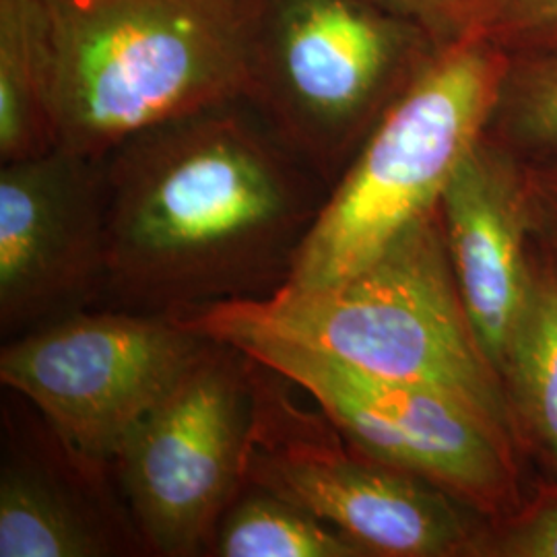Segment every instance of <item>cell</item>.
Masks as SVG:
<instances>
[{
	"mask_svg": "<svg viewBox=\"0 0 557 557\" xmlns=\"http://www.w3.org/2000/svg\"><path fill=\"white\" fill-rule=\"evenodd\" d=\"M209 341L168 314L87 308L7 338L0 382L77 448L112 460Z\"/></svg>",
	"mask_w": 557,
	"mask_h": 557,
	"instance_id": "obj_9",
	"label": "cell"
},
{
	"mask_svg": "<svg viewBox=\"0 0 557 557\" xmlns=\"http://www.w3.org/2000/svg\"><path fill=\"white\" fill-rule=\"evenodd\" d=\"M52 149L44 0H0V161Z\"/></svg>",
	"mask_w": 557,
	"mask_h": 557,
	"instance_id": "obj_14",
	"label": "cell"
},
{
	"mask_svg": "<svg viewBox=\"0 0 557 557\" xmlns=\"http://www.w3.org/2000/svg\"><path fill=\"white\" fill-rule=\"evenodd\" d=\"M100 160L103 299L149 314L275 294L331 190L244 98L149 126Z\"/></svg>",
	"mask_w": 557,
	"mask_h": 557,
	"instance_id": "obj_1",
	"label": "cell"
},
{
	"mask_svg": "<svg viewBox=\"0 0 557 557\" xmlns=\"http://www.w3.org/2000/svg\"><path fill=\"white\" fill-rule=\"evenodd\" d=\"M174 319L199 335L221 326L269 331L380 379L436 388L524 458L504 380L460 296L440 205L343 281L287 283L267 298L223 301Z\"/></svg>",
	"mask_w": 557,
	"mask_h": 557,
	"instance_id": "obj_2",
	"label": "cell"
},
{
	"mask_svg": "<svg viewBox=\"0 0 557 557\" xmlns=\"http://www.w3.org/2000/svg\"><path fill=\"white\" fill-rule=\"evenodd\" d=\"M418 25L438 48L487 38L498 0H370Z\"/></svg>",
	"mask_w": 557,
	"mask_h": 557,
	"instance_id": "obj_18",
	"label": "cell"
},
{
	"mask_svg": "<svg viewBox=\"0 0 557 557\" xmlns=\"http://www.w3.org/2000/svg\"><path fill=\"white\" fill-rule=\"evenodd\" d=\"M108 221L98 158L52 149L0 168V333L17 337L103 299Z\"/></svg>",
	"mask_w": 557,
	"mask_h": 557,
	"instance_id": "obj_10",
	"label": "cell"
},
{
	"mask_svg": "<svg viewBox=\"0 0 557 557\" xmlns=\"http://www.w3.org/2000/svg\"><path fill=\"white\" fill-rule=\"evenodd\" d=\"M508 62L490 38L440 50L331 186L289 285L322 287L354 275L438 207L487 131Z\"/></svg>",
	"mask_w": 557,
	"mask_h": 557,
	"instance_id": "obj_5",
	"label": "cell"
},
{
	"mask_svg": "<svg viewBox=\"0 0 557 557\" xmlns=\"http://www.w3.org/2000/svg\"><path fill=\"white\" fill-rule=\"evenodd\" d=\"M531 250L557 275V151L520 158Z\"/></svg>",
	"mask_w": 557,
	"mask_h": 557,
	"instance_id": "obj_19",
	"label": "cell"
},
{
	"mask_svg": "<svg viewBox=\"0 0 557 557\" xmlns=\"http://www.w3.org/2000/svg\"><path fill=\"white\" fill-rule=\"evenodd\" d=\"M440 213L467 314L499 372L531 278L520 158L483 135L448 182Z\"/></svg>",
	"mask_w": 557,
	"mask_h": 557,
	"instance_id": "obj_12",
	"label": "cell"
},
{
	"mask_svg": "<svg viewBox=\"0 0 557 557\" xmlns=\"http://www.w3.org/2000/svg\"><path fill=\"white\" fill-rule=\"evenodd\" d=\"M475 557H557V479H543L517 510L492 520Z\"/></svg>",
	"mask_w": 557,
	"mask_h": 557,
	"instance_id": "obj_17",
	"label": "cell"
},
{
	"mask_svg": "<svg viewBox=\"0 0 557 557\" xmlns=\"http://www.w3.org/2000/svg\"><path fill=\"white\" fill-rule=\"evenodd\" d=\"M246 481L324 520L368 557H475L490 520L416 473L366 455L289 380L255 359Z\"/></svg>",
	"mask_w": 557,
	"mask_h": 557,
	"instance_id": "obj_6",
	"label": "cell"
},
{
	"mask_svg": "<svg viewBox=\"0 0 557 557\" xmlns=\"http://www.w3.org/2000/svg\"><path fill=\"white\" fill-rule=\"evenodd\" d=\"M209 556L368 557V554L356 541L298 504L244 481L221 517Z\"/></svg>",
	"mask_w": 557,
	"mask_h": 557,
	"instance_id": "obj_15",
	"label": "cell"
},
{
	"mask_svg": "<svg viewBox=\"0 0 557 557\" xmlns=\"http://www.w3.org/2000/svg\"><path fill=\"white\" fill-rule=\"evenodd\" d=\"M0 405V557L145 556L112 460L13 391Z\"/></svg>",
	"mask_w": 557,
	"mask_h": 557,
	"instance_id": "obj_11",
	"label": "cell"
},
{
	"mask_svg": "<svg viewBox=\"0 0 557 557\" xmlns=\"http://www.w3.org/2000/svg\"><path fill=\"white\" fill-rule=\"evenodd\" d=\"M215 338L296 384L356 448L432 481L490 522L512 515L527 496L522 458L457 398L361 372L269 331L223 326Z\"/></svg>",
	"mask_w": 557,
	"mask_h": 557,
	"instance_id": "obj_7",
	"label": "cell"
},
{
	"mask_svg": "<svg viewBox=\"0 0 557 557\" xmlns=\"http://www.w3.org/2000/svg\"><path fill=\"white\" fill-rule=\"evenodd\" d=\"M440 50L370 0H248L244 100L331 188Z\"/></svg>",
	"mask_w": 557,
	"mask_h": 557,
	"instance_id": "obj_4",
	"label": "cell"
},
{
	"mask_svg": "<svg viewBox=\"0 0 557 557\" xmlns=\"http://www.w3.org/2000/svg\"><path fill=\"white\" fill-rule=\"evenodd\" d=\"M524 458L557 479V275L531 250L529 292L502 363Z\"/></svg>",
	"mask_w": 557,
	"mask_h": 557,
	"instance_id": "obj_13",
	"label": "cell"
},
{
	"mask_svg": "<svg viewBox=\"0 0 557 557\" xmlns=\"http://www.w3.org/2000/svg\"><path fill=\"white\" fill-rule=\"evenodd\" d=\"M487 38L508 54L557 48V0H498Z\"/></svg>",
	"mask_w": 557,
	"mask_h": 557,
	"instance_id": "obj_20",
	"label": "cell"
},
{
	"mask_svg": "<svg viewBox=\"0 0 557 557\" xmlns=\"http://www.w3.org/2000/svg\"><path fill=\"white\" fill-rule=\"evenodd\" d=\"M485 135L518 158L557 151V48L510 54Z\"/></svg>",
	"mask_w": 557,
	"mask_h": 557,
	"instance_id": "obj_16",
	"label": "cell"
},
{
	"mask_svg": "<svg viewBox=\"0 0 557 557\" xmlns=\"http://www.w3.org/2000/svg\"><path fill=\"white\" fill-rule=\"evenodd\" d=\"M57 147L103 158L246 94L248 0H44Z\"/></svg>",
	"mask_w": 557,
	"mask_h": 557,
	"instance_id": "obj_3",
	"label": "cell"
},
{
	"mask_svg": "<svg viewBox=\"0 0 557 557\" xmlns=\"http://www.w3.org/2000/svg\"><path fill=\"white\" fill-rule=\"evenodd\" d=\"M257 411L255 359L209 341L112 458L145 556L211 554L223 512L246 481Z\"/></svg>",
	"mask_w": 557,
	"mask_h": 557,
	"instance_id": "obj_8",
	"label": "cell"
}]
</instances>
